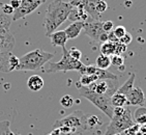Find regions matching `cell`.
<instances>
[{"label": "cell", "instance_id": "cell-1", "mask_svg": "<svg viewBox=\"0 0 146 135\" xmlns=\"http://www.w3.org/2000/svg\"><path fill=\"white\" fill-rule=\"evenodd\" d=\"M72 9L73 7L70 3L64 2L62 0H54L49 4L44 19L46 37H49L51 33L56 31L59 26L68 20Z\"/></svg>", "mask_w": 146, "mask_h": 135}, {"label": "cell", "instance_id": "cell-2", "mask_svg": "<svg viewBox=\"0 0 146 135\" xmlns=\"http://www.w3.org/2000/svg\"><path fill=\"white\" fill-rule=\"evenodd\" d=\"M54 57V53H49L42 49H35L24 54L19 58L16 71H35L44 67Z\"/></svg>", "mask_w": 146, "mask_h": 135}, {"label": "cell", "instance_id": "cell-3", "mask_svg": "<svg viewBox=\"0 0 146 135\" xmlns=\"http://www.w3.org/2000/svg\"><path fill=\"white\" fill-rule=\"evenodd\" d=\"M79 93L82 97L87 99L96 107H98L102 112H104L108 118L111 120L113 116V108L111 103H110V99L107 96H103V95H98L94 93L93 90H88L86 86H80L79 87Z\"/></svg>", "mask_w": 146, "mask_h": 135}, {"label": "cell", "instance_id": "cell-4", "mask_svg": "<svg viewBox=\"0 0 146 135\" xmlns=\"http://www.w3.org/2000/svg\"><path fill=\"white\" fill-rule=\"evenodd\" d=\"M135 125L133 113L129 108H125L124 112L119 116H112L111 122L108 126L104 135H117L120 134L129 128Z\"/></svg>", "mask_w": 146, "mask_h": 135}, {"label": "cell", "instance_id": "cell-5", "mask_svg": "<svg viewBox=\"0 0 146 135\" xmlns=\"http://www.w3.org/2000/svg\"><path fill=\"white\" fill-rule=\"evenodd\" d=\"M62 58L58 62H48L49 67L45 70L46 73H57V72H68V71H77L78 72L83 63L81 60H76L72 58L68 54V51L65 47L62 48Z\"/></svg>", "mask_w": 146, "mask_h": 135}, {"label": "cell", "instance_id": "cell-6", "mask_svg": "<svg viewBox=\"0 0 146 135\" xmlns=\"http://www.w3.org/2000/svg\"><path fill=\"white\" fill-rule=\"evenodd\" d=\"M86 118H87L85 116L84 113L80 110H77L61 120L55 122V124L53 125V129H56L59 127H68L72 130V132L75 133L78 129L86 127Z\"/></svg>", "mask_w": 146, "mask_h": 135}, {"label": "cell", "instance_id": "cell-7", "mask_svg": "<svg viewBox=\"0 0 146 135\" xmlns=\"http://www.w3.org/2000/svg\"><path fill=\"white\" fill-rule=\"evenodd\" d=\"M47 0H22L21 5L13 14V21H18L20 19L25 18L26 16L32 14L39 6L44 4Z\"/></svg>", "mask_w": 146, "mask_h": 135}, {"label": "cell", "instance_id": "cell-8", "mask_svg": "<svg viewBox=\"0 0 146 135\" xmlns=\"http://www.w3.org/2000/svg\"><path fill=\"white\" fill-rule=\"evenodd\" d=\"M118 90L117 80H98L96 82L94 93L109 98L114 95Z\"/></svg>", "mask_w": 146, "mask_h": 135}, {"label": "cell", "instance_id": "cell-9", "mask_svg": "<svg viewBox=\"0 0 146 135\" xmlns=\"http://www.w3.org/2000/svg\"><path fill=\"white\" fill-rule=\"evenodd\" d=\"M83 30H84L86 35L94 39L96 42H98V39L101 37V34L104 32V30L102 28V22L101 21H96V20L84 22Z\"/></svg>", "mask_w": 146, "mask_h": 135}, {"label": "cell", "instance_id": "cell-10", "mask_svg": "<svg viewBox=\"0 0 146 135\" xmlns=\"http://www.w3.org/2000/svg\"><path fill=\"white\" fill-rule=\"evenodd\" d=\"M127 105L132 106H143L145 102V96L143 90L140 87H134L131 92L127 95Z\"/></svg>", "mask_w": 146, "mask_h": 135}, {"label": "cell", "instance_id": "cell-11", "mask_svg": "<svg viewBox=\"0 0 146 135\" xmlns=\"http://www.w3.org/2000/svg\"><path fill=\"white\" fill-rule=\"evenodd\" d=\"M84 28V22H73L64 29L68 39H74L80 35L81 31Z\"/></svg>", "mask_w": 146, "mask_h": 135}, {"label": "cell", "instance_id": "cell-12", "mask_svg": "<svg viewBox=\"0 0 146 135\" xmlns=\"http://www.w3.org/2000/svg\"><path fill=\"white\" fill-rule=\"evenodd\" d=\"M50 41L52 43V45L55 47H65V44L68 42V37L65 34L64 30H56L54 31L53 33H51L49 35Z\"/></svg>", "mask_w": 146, "mask_h": 135}, {"label": "cell", "instance_id": "cell-13", "mask_svg": "<svg viewBox=\"0 0 146 135\" xmlns=\"http://www.w3.org/2000/svg\"><path fill=\"white\" fill-rule=\"evenodd\" d=\"M96 1H98V0H83L82 7H83V9L87 13V15L91 19L96 20V21H100L101 15L98 14L96 9Z\"/></svg>", "mask_w": 146, "mask_h": 135}, {"label": "cell", "instance_id": "cell-14", "mask_svg": "<svg viewBox=\"0 0 146 135\" xmlns=\"http://www.w3.org/2000/svg\"><path fill=\"white\" fill-rule=\"evenodd\" d=\"M88 16L87 13L83 9L80 7H73L70 11V15H68V19L72 22H87L88 21Z\"/></svg>", "mask_w": 146, "mask_h": 135}, {"label": "cell", "instance_id": "cell-15", "mask_svg": "<svg viewBox=\"0 0 146 135\" xmlns=\"http://www.w3.org/2000/svg\"><path fill=\"white\" fill-rule=\"evenodd\" d=\"M27 86L32 92H38L44 87V79L39 75H32L27 80Z\"/></svg>", "mask_w": 146, "mask_h": 135}, {"label": "cell", "instance_id": "cell-16", "mask_svg": "<svg viewBox=\"0 0 146 135\" xmlns=\"http://www.w3.org/2000/svg\"><path fill=\"white\" fill-rule=\"evenodd\" d=\"M135 78H136V74L135 73H132L129 75V77L127 79V81L124 82L123 84L120 85V86L118 87V90L116 93L118 94H121V95H124V96H127V94L131 92V90L134 88V83H135Z\"/></svg>", "mask_w": 146, "mask_h": 135}, {"label": "cell", "instance_id": "cell-17", "mask_svg": "<svg viewBox=\"0 0 146 135\" xmlns=\"http://www.w3.org/2000/svg\"><path fill=\"white\" fill-rule=\"evenodd\" d=\"M110 103H111L113 108H114V107H124L125 105H127V96L115 93L111 97V99H110Z\"/></svg>", "mask_w": 146, "mask_h": 135}, {"label": "cell", "instance_id": "cell-18", "mask_svg": "<svg viewBox=\"0 0 146 135\" xmlns=\"http://www.w3.org/2000/svg\"><path fill=\"white\" fill-rule=\"evenodd\" d=\"M134 122L139 125H146V108L143 106H140L137 108L135 113L133 114Z\"/></svg>", "mask_w": 146, "mask_h": 135}, {"label": "cell", "instance_id": "cell-19", "mask_svg": "<svg viewBox=\"0 0 146 135\" xmlns=\"http://www.w3.org/2000/svg\"><path fill=\"white\" fill-rule=\"evenodd\" d=\"M13 21L11 16L4 15L3 13H0V33H7L11 26V23Z\"/></svg>", "mask_w": 146, "mask_h": 135}, {"label": "cell", "instance_id": "cell-20", "mask_svg": "<svg viewBox=\"0 0 146 135\" xmlns=\"http://www.w3.org/2000/svg\"><path fill=\"white\" fill-rule=\"evenodd\" d=\"M110 65H111V57L100 54L96 60V67L102 70H108Z\"/></svg>", "mask_w": 146, "mask_h": 135}, {"label": "cell", "instance_id": "cell-21", "mask_svg": "<svg viewBox=\"0 0 146 135\" xmlns=\"http://www.w3.org/2000/svg\"><path fill=\"white\" fill-rule=\"evenodd\" d=\"M115 53V45L113 43L106 42L101 44V54L106 56H112Z\"/></svg>", "mask_w": 146, "mask_h": 135}, {"label": "cell", "instance_id": "cell-22", "mask_svg": "<svg viewBox=\"0 0 146 135\" xmlns=\"http://www.w3.org/2000/svg\"><path fill=\"white\" fill-rule=\"evenodd\" d=\"M0 135H16L11 129V122L5 121L0 122Z\"/></svg>", "mask_w": 146, "mask_h": 135}, {"label": "cell", "instance_id": "cell-23", "mask_svg": "<svg viewBox=\"0 0 146 135\" xmlns=\"http://www.w3.org/2000/svg\"><path fill=\"white\" fill-rule=\"evenodd\" d=\"M96 81H98V79L96 75H81V78H80L81 86H88L89 84Z\"/></svg>", "mask_w": 146, "mask_h": 135}, {"label": "cell", "instance_id": "cell-24", "mask_svg": "<svg viewBox=\"0 0 146 135\" xmlns=\"http://www.w3.org/2000/svg\"><path fill=\"white\" fill-rule=\"evenodd\" d=\"M74 103H75V100L70 95H64V96L60 99V104H61L62 107H64V108H70L74 105Z\"/></svg>", "mask_w": 146, "mask_h": 135}, {"label": "cell", "instance_id": "cell-25", "mask_svg": "<svg viewBox=\"0 0 146 135\" xmlns=\"http://www.w3.org/2000/svg\"><path fill=\"white\" fill-rule=\"evenodd\" d=\"M96 9L98 14L101 15L102 13H105V11L108 9V4L105 0H98L96 3Z\"/></svg>", "mask_w": 146, "mask_h": 135}, {"label": "cell", "instance_id": "cell-26", "mask_svg": "<svg viewBox=\"0 0 146 135\" xmlns=\"http://www.w3.org/2000/svg\"><path fill=\"white\" fill-rule=\"evenodd\" d=\"M124 63V58L121 55H112L111 56V65H114L116 67H121Z\"/></svg>", "mask_w": 146, "mask_h": 135}, {"label": "cell", "instance_id": "cell-27", "mask_svg": "<svg viewBox=\"0 0 146 135\" xmlns=\"http://www.w3.org/2000/svg\"><path fill=\"white\" fill-rule=\"evenodd\" d=\"M98 124H101V123H100V118L96 116H91L90 118H86V127L94 128Z\"/></svg>", "mask_w": 146, "mask_h": 135}, {"label": "cell", "instance_id": "cell-28", "mask_svg": "<svg viewBox=\"0 0 146 135\" xmlns=\"http://www.w3.org/2000/svg\"><path fill=\"white\" fill-rule=\"evenodd\" d=\"M115 45V53L114 55H121V54H123L124 52H127V46L123 45V44H121V43H115L114 44Z\"/></svg>", "mask_w": 146, "mask_h": 135}, {"label": "cell", "instance_id": "cell-29", "mask_svg": "<svg viewBox=\"0 0 146 135\" xmlns=\"http://www.w3.org/2000/svg\"><path fill=\"white\" fill-rule=\"evenodd\" d=\"M102 28L104 30V32L106 33H109L110 31H112L113 28H114V24L111 20H107V21H104L102 23Z\"/></svg>", "mask_w": 146, "mask_h": 135}, {"label": "cell", "instance_id": "cell-30", "mask_svg": "<svg viewBox=\"0 0 146 135\" xmlns=\"http://www.w3.org/2000/svg\"><path fill=\"white\" fill-rule=\"evenodd\" d=\"M113 32L115 34V37L119 39L120 37H122L124 34L127 33V29H125V27H123V26H117L115 28H113Z\"/></svg>", "mask_w": 146, "mask_h": 135}, {"label": "cell", "instance_id": "cell-31", "mask_svg": "<svg viewBox=\"0 0 146 135\" xmlns=\"http://www.w3.org/2000/svg\"><path fill=\"white\" fill-rule=\"evenodd\" d=\"M68 51V54H70V56L72 57V58L76 59V60H80L82 57V52L79 49L77 48H72L70 49Z\"/></svg>", "mask_w": 146, "mask_h": 135}, {"label": "cell", "instance_id": "cell-32", "mask_svg": "<svg viewBox=\"0 0 146 135\" xmlns=\"http://www.w3.org/2000/svg\"><path fill=\"white\" fill-rule=\"evenodd\" d=\"M132 41H133L132 34L129 33V32H127L123 37L119 39V43H121V44H123V45H125V46H127L129 44H131V42H132Z\"/></svg>", "mask_w": 146, "mask_h": 135}, {"label": "cell", "instance_id": "cell-33", "mask_svg": "<svg viewBox=\"0 0 146 135\" xmlns=\"http://www.w3.org/2000/svg\"><path fill=\"white\" fill-rule=\"evenodd\" d=\"M1 13H3L4 15H7V16H11V15L14 14L15 9L11 7L9 4H3L2 7H1Z\"/></svg>", "mask_w": 146, "mask_h": 135}, {"label": "cell", "instance_id": "cell-34", "mask_svg": "<svg viewBox=\"0 0 146 135\" xmlns=\"http://www.w3.org/2000/svg\"><path fill=\"white\" fill-rule=\"evenodd\" d=\"M82 2H83V0H68V3L70 4L72 7H80V9H83L82 7Z\"/></svg>", "mask_w": 146, "mask_h": 135}, {"label": "cell", "instance_id": "cell-35", "mask_svg": "<svg viewBox=\"0 0 146 135\" xmlns=\"http://www.w3.org/2000/svg\"><path fill=\"white\" fill-rule=\"evenodd\" d=\"M108 42L113 43V44H115V43H118V42H119V39H118L117 37H115V34H114L113 30H112V31H110L109 33H108Z\"/></svg>", "mask_w": 146, "mask_h": 135}, {"label": "cell", "instance_id": "cell-36", "mask_svg": "<svg viewBox=\"0 0 146 135\" xmlns=\"http://www.w3.org/2000/svg\"><path fill=\"white\" fill-rule=\"evenodd\" d=\"M21 2H22V0H11L9 4L16 11V9H19V6L21 5Z\"/></svg>", "mask_w": 146, "mask_h": 135}, {"label": "cell", "instance_id": "cell-37", "mask_svg": "<svg viewBox=\"0 0 146 135\" xmlns=\"http://www.w3.org/2000/svg\"><path fill=\"white\" fill-rule=\"evenodd\" d=\"M106 42H108V33H106V32H103V33L101 34L100 39H98V43H101V44H103V43H106Z\"/></svg>", "mask_w": 146, "mask_h": 135}, {"label": "cell", "instance_id": "cell-38", "mask_svg": "<svg viewBox=\"0 0 146 135\" xmlns=\"http://www.w3.org/2000/svg\"><path fill=\"white\" fill-rule=\"evenodd\" d=\"M50 135H52V134H50Z\"/></svg>", "mask_w": 146, "mask_h": 135}]
</instances>
